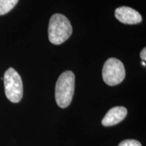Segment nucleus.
I'll return each mask as SVG.
<instances>
[{
	"instance_id": "f257e3e1",
	"label": "nucleus",
	"mask_w": 146,
	"mask_h": 146,
	"mask_svg": "<svg viewBox=\"0 0 146 146\" xmlns=\"http://www.w3.org/2000/svg\"><path fill=\"white\" fill-rule=\"evenodd\" d=\"M75 76L72 71L62 73L58 78L55 89V98L58 106L65 108L72 102L74 92Z\"/></svg>"
},
{
	"instance_id": "f03ea898",
	"label": "nucleus",
	"mask_w": 146,
	"mask_h": 146,
	"mask_svg": "<svg viewBox=\"0 0 146 146\" xmlns=\"http://www.w3.org/2000/svg\"><path fill=\"white\" fill-rule=\"evenodd\" d=\"M72 33V25L65 16L55 14L51 17L48 27V36L52 44H62L70 37Z\"/></svg>"
},
{
	"instance_id": "7ed1b4c3",
	"label": "nucleus",
	"mask_w": 146,
	"mask_h": 146,
	"mask_svg": "<svg viewBox=\"0 0 146 146\" xmlns=\"http://www.w3.org/2000/svg\"><path fill=\"white\" fill-rule=\"evenodd\" d=\"M6 98L13 103L21 101L23 96V84L21 76L13 68L5 71L3 76Z\"/></svg>"
},
{
	"instance_id": "20e7f679",
	"label": "nucleus",
	"mask_w": 146,
	"mask_h": 146,
	"mask_svg": "<svg viewBox=\"0 0 146 146\" xmlns=\"http://www.w3.org/2000/svg\"><path fill=\"white\" fill-rule=\"evenodd\" d=\"M125 68L120 60L114 58L108 59L102 69L104 81L109 86H116L123 81L125 78Z\"/></svg>"
},
{
	"instance_id": "39448f33",
	"label": "nucleus",
	"mask_w": 146,
	"mask_h": 146,
	"mask_svg": "<svg viewBox=\"0 0 146 146\" xmlns=\"http://www.w3.org/2000/svg\"><path fill=\"white\" fill-rule=\"evenodd\" d=\"M115 17L118 21L127 25H136L142 21V17L137 11L127 6H122L115 10Z\"/></svg>"
},
{
	"instance_id": "423d86ee",
	"label": "nucleus",
	"mask_w": 146,
	"mask_h": 146,
	"mask_svg": "<svg viewBox=\"0 0 146 146\" xmlns=\"http://www.w3.org/2000/svg\"><path fill=\"white\" fill-rule=\"evenodd\" d=\"M127 115V110L123 106H116L111 108L102 120L105 127L116 125L125 119Z\"/></svg>"
},
{
	"instance_id": "0eeeda50",
	"label": "nucleus",
	"mask_w": 146,
	"mask_h": 146,
	"mask_svg": "<svg viewBox=\"0 0 146 146\" xmlns=\"http://www.w3.org/2000/svg\"><path fill=\"white\" fill-rule=\"evenodd\" d=\"M18 0H0V16L8 13L17 4Z\"/></svg>"
},
{
	"instance_id": "6e6552de",
	"label": "nucleus",
	"mask_w": 146,
	"mask_h": 146,
	"mask_svg": "<svg viewBox=\"0 0 146 146\" xmlns=\"http://www.w3.org/2000/svg\"><path fill=\"white\" fill-rule=\"evenodd\" d=\"M118 146H142L139 141L135 139H126L120 142Z\"/></svg>"
},
{
	"instance_id": "1a4fd4ad",
	"label": "nucleus",
	"mask_w": 146,
	"mask_h": 146,
	"mask_svg": "<svg viewBox=\"0 0 146 146\" xmlns=\"http://www.w3.org/2000/svg\"><path fill=\"white\" fill-rule=\"evenodd\" d=\"M140 57L142 60H143V61L145 62L146 60V48L145 47H144L143 50H141V53H140Z\"/></svg>"
},
{
	"instance_id": "9d476101",
	"label": "nucleus",
	"mask_w": 146,
	"mask_h": 146,
	"mask_svg": "<svg viewBox=\"0 0 146 146\" xmlns=\"http://www.w3.org/2000/svg\"><path fill=\"white\" fill-rule=\"evenodd\" d=\"M142 65L143 66H146V64H145V62H144V61H142Z\"/></svg>"
}]
</instances>
